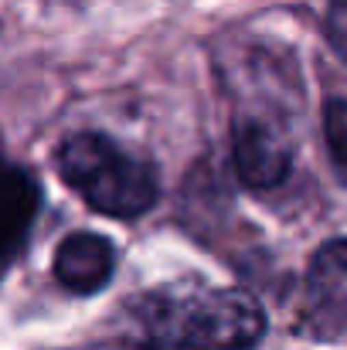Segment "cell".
<instances>
[{
    "mask_svg": "<svg viewBox=\"0 0 347 350\" xmlns=\"http://www.w3.org/2000/svg\"><path fill=\"white\" fill-rule=\"evenodd\" d=\"M119 320L136 350H252L269 327L252 293L194 275L146 289L123 306Z\"/></svg>",
    "mask_w": 347,
    "mask_h": 350,
    "instance_id": "cell-1",
    "label": "cell"
},
{
    "mask_svg": "<svg viewBox=\"0 0 347 350\" xmlns=\"http://www.w3.org/2000/svg\"><path fill=\"white\" fill-rule=\"evenodd\" d=\"M55 167L92 211L110 218H140L160 198L157 163L123 150L116 139L96 129L65 136L55 150Z\"/></svg>",
    "mask_w": 347,
    "mask_h": 350,
    "instance_id": "cell-2",
    "label": "cell"
},
{
    "mask_svg": "<svg viewBox=\"0 0 347 350\" xmlns=\"http://www.w3.org/2000/svg\"><path fill=\"white\" fill-rule=\"evenodd\" d=\"M296 334L320 344L347 340V238L320 245L310 258Z\"/></svg>",
    "mask_w": 347,
    "mask_h": 350,
    "instance_id": "cell-3",
    "label": "cell"
},
{
    "mask_svg": "<svg viewBox=\"0 0 347 350\" xmlns=\"http://www.w3.org/2000/svg\"><path fill=\"white\" fill-rule=\"evenodd\" d=\"M231 160L245 187L272 191L283 187L293 174V139L276 119L238 113L231 129Z\"/></svg>",
    "mask_w": 347,
    "mask_h": 350,
    "instance_id": "cell-4",
    "label": "cell"
},
{
    "mask_svg": "<svg viewBox=\"0 0 347 350\" xmlns=\"http://www.w3.org/2000/svg\"><path fill=\"white\" fill-rule=\"evenodd\" d=\"M55 282L68 293L92 296L110 286L116 275V248L99 232H72L65 234L51 258Z\"/></svg>",
    "mask_w": 347,
    "mask_h": 350,
    "instance_id": "cell-5",
    "label": "cell"
},
{
    "mask_svg": "<svg viewBox=\"0 0 347 350\" xmlns=\"http://www.w3.org/2000/svg\"><path fill=\"white\" fill-rule=\"evenodd\" d=\"M38 211H41L38 177L21 163L0 160V272L24 252Z\"/></svg>",
    "mask_w": 347,
    "mask_h": 350,
    "instance_id": "cell-6",
    "label": "cell"
},
{
    "mask_svg": "<svg viewBox=\"0 0 347 350\" xmlns=\"http://www.w3.org/2000/svg\"><path fill=\"white\" fill-rule=\"evenodd\" d=\"M324 139H327L334 170L347 184V99H331L324 106Z\"/></svg>",
    "mask_w": 347,
    "mask_h": 350,
    "instance_id": "cell-7",
    "label": "cell"
},
{
    "mask_svg": "<svg viewBox=\"0 0 347 350\" xmlns=\"http://www.w3.org/2000/svg\"><path fill=\"white\" fill-rule=\"evenodd\" d=\"M324 31H327V41L337 51V58L347 65V0H331Z\"/></svg>",
    "mask_w": 347,
    "mask_h": 350,
    "instance_id": "cell-8",
    "label": "cell"
}]
</instances>
